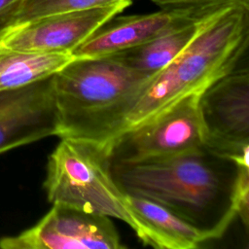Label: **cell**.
Listing matches in <instances>:
<instances>
[{
	"label": "cell",
	"instance_id": "14",
	"mask_svg": "<svg viewBox=\"0 0 249 249\" xmlns=\"http://www.w3.org/2000/svg\"><path fill=\"white\" fill-rule=\"evenodd\" d=\"M121 2H132V0H21L16 15L15 28L55 14L113 5Z\"/></svg>",
	"mask_w": 249,
	"mask_h": 249
},
{
	"label": "cell",
	"instance_id": "1",
	"mask_svg": "<svg viewBox=\"0 0 249 249\" xmlns=\"http://www.w3.org/2000/svg\"><path fill=\"white\" fill-rule=\"evenodd\" d=\"M249 43V5H233L211 16L187 48L115 103L61 124L58 137L89 141L107 153L124 132L200 93L238 66ZM108 154V153H107Z\"/></svg>",
	"mask_w": 249,
	"mask_h": 249
},
{
	"label": "cell",
	"instance_id": "11",
	"mask_svg": "<svg viewBox=\"0 0 249 249\" xmlns=\"http://www.w3.org/2000/svg\"><path fill=\"white\" fill-rule=\"evenodd\" d=\"M135 221L134 231L144 245L159 249H194L212 235L179 217L161 204L139 196L126 195Z\"/></svg>",
	"mask_w": 249,
	"mask_h": 249
},
{
	"label": "cell",
	"instance_id": "7",
	"mask_svg": "<svg viewBox=\"0 0 249 249\" xmlns=\"http://www.w3.org/2000/svg\"><path fill=\"white\" fill-rule=\"evenodd\" d=\"M121 238L110 217L53 204L34 226L0 238L2 249H121Z\"/></svg>",
	"mask_w": 249,
	"mask_h": 249
},
{
	"label": "cell",
	"instance_id": "6",
	"mask_svg": "<svg viewBox=\"0 0 249 249\" xmlns=\"http://www.w3.org/2000/svg\"><path fill=\"white\" fill-rule=\"evenodd\" d=\"M198 105L205 147L237 164L249 163L248 68L237 66L215 80L200 92Z\"/></svg>",
	"mask_w": 249,
	"mask_h": 249
},
{
	"label": "cell",
	"instance_id": "4",
	"mask_svg": "<svg viewBox=\"0 0 249 249\" xmlns=\"http://www.w3.org/2000/svg\"><path fill=\"white\" fill-rule=\"evenodd\" d=\"M148 78L113 54L73 58L53 75L60 126L115 103Z\"/></svg>",
	"mask_w": 249,
	"mask_h": 249
},
{
	"label": "cell",
	"instance_id": "15",
	"mask_svg": "<svg viewBox=\"0 0 249 249\" xmlns=\"http://www.w3.org/2000/svg\"><path fill=\"white\" fill-rule=\"evenodd\" d=\"M160 9L204 10L220 9L233 5H249V0H150Z\"/></svg>",
	"mask_w": 249,
	"mask_h": 249
},
{
	"label": "cell",
	"instance_id": "2",
	"mask_svg": "<svg viewBox=\"0 0 249 249\" xmlns=\"http://www.w3.org/2000/svg\"><path fill=\"white\" fill-rule=\"evenodd\" d=\"M238 170L239 164L206 147L139 162L110 163L124 194L161 204L213 239L221 237L237 216Z\"/></svg>",
	"mask_w": 249,
	"mask_h": 249
},
{
	"label": "cell",
	"instance_id": "9",
	"mask_svg": "<svg viewBox=\"0 0 249 249\" xmlns=\"http://www.w3.org/2000/svg\"><path fill=\"white\" fill-rule=\"evenodd\" d=\"M130 4L121 2L41 18L12 30L0 46L26 52L71 53L100 25Z\"/></svg>",
	"mask_w": 249,
	"mask_h": 249
},
{
	"label": "cell",
	"instance_id": "5",
	"mask_svg": "<svg viewBox=\"0 0 249 249\" xmlns=\"http://www.w3.org/2000/svg\"><path fill=\"white\" fill-rule=\"evenodd\" d=\"M199 94L184 97L159 117L115 139L107 148L110 163H133L205 148Z\"/></svg>",
	"mask_w": 249,
	"mask_h": 249
},
{
	"label": "cell",
	"instance_id": "12",
	"mask_svg": "<svg viewBox=\"0 0 249 249\" xmlns=\"http://www.w3.org/2000/svg\"><path fill=\"white\" fill-rule=\"evenodd\" d=\"M211 16L177 27L113 55L130 68L150 77L174 60L197 35Z\"/></svg>",
	"mask_w": 249,
	"mask_h": 249
},
{
	"label": "cell",
	"instance_id": "10",
	"mask_svg": "<svg viewBox=\"0 0 249 249\" xmlns=\"http://www.w3.org/2000/svg\"><path fill=\"white\" fill-rule=\"evenodd\" d=\"M225 8L204 10H168L146 15L114 16L100 25L71 54L74 57H95L113 54L144 44L161 34Z\"/></svg>",
	"mask_w": 249,
	"mask_h": 249
},
{
	"label": "cell",
	"instance_id": "16",
	"mask_svg": "<svg viewBox=\"0 0 249 249\" xmlns=\"http://www.w3.org/2000/svg\"><path fill=\"white\" fill-rule=\"evenodd\" d=\"M21 0H0V42L14 28L15 19Z\"/></svg>",
	"mask_w": 249,
	"mask_h": 249
},
{
	"label": "cell",
	"instance_id": "8",
	"mask_svg": "<svg viewBox=\"0 0 249 249\" xmlns=\"http://www.w3.org/2000/svg\"><path fill=\"white\" fill-rule=\"evenodd\" d=\"M59 129L53 75L21 88L0 90V155L57 136Z\"/></svg>",
	"mask_w": 249,
	"mask_h": 249
},
{
	"label": "cell",
	"instance_id": "3",
	"mask_svg": "<svg viewBox=\"0 0 249 249\" xmlns=\"http://www.w3.org/2000/svg\"><path fill=\"white\" fill-rule=\"evenodd\" d=\"M43 187L52 204L117 218L136 230L125 194L111 174L108 154L94 143L60 137L48 158Z\"/></svg>",
	"mask_w": 249,
	"mask_h": 249
},
{
	"label": "cell",
	"instance_id": "13",
	"mask_svg": "<svg viewBox=\"0 0 249 249\" xmlns=\"http://www.w3.org/2000/svg\"><path fill=\"white\" fill-rule=\"evenodd\" d=\"M75 58L71 53H38L0 46V90L46 79Z\"/></svg>",
	"mask_w": 249,
	"mask_h": 249
}]
</instances>
